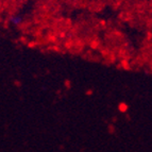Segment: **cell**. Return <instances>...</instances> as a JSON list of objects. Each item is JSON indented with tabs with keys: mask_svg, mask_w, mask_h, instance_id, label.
<instances>
[{
	"mask_svg": "<svg viewBox=\"0 0 152 152\" xmlns=\"http://www.w3.org/2000/svg\"><path fill=\"white\" fill-rule=\"evenodd\" d=\"M12 21H13V23L18 25V23H20V19H19V18H12Z\"/></svg>",
	"mask_w": 152,
	"mask_h": 152,
	"instance_id": "6da1fadb",
	"label": "cell"
}]
</instances>
